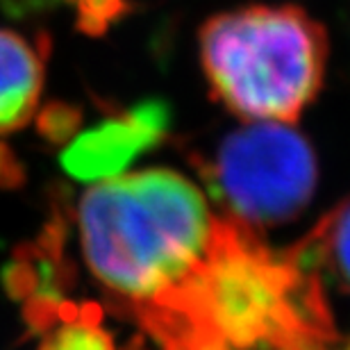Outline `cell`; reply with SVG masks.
Instances as JSON below:
<instances>
[{
  "label": "cell",
  "instance_id": "cell-1",
  "mask_svg": "<svg viewBox=\"0 0 350 350\" xmlns=\"http://www.w3.org/2000/svg\"><path fill=\"white\" fill-rule=\"evenodd\" d=\"M221 226L205 193L169 169L109 175L78 205L89 271L144 321L162 314L198 275Z\"/></svg>",
  "mask_w": 350,
  "mask_h": 350
},
{
  "label": "cell",
  "instance_id": "cell-2",
  "mask_svg": "<svg viewBox=\"0 0 350 350\" xmlns=\"http://www.w3.org/2000/svg\"><path fill=\"white\" fill-rule=\"evenodd\" d=\"M200 66L223 107L246 121L296 123L323 87V25L291 5L221 12L200 27Z\"/></svg>",
  "mask_w": 350,
  "mask_h": 350
},
{
  "label": "cell",
  "instance_id": "cell-3",
  "mask_svg": "<svg viewBox=\"0 0 350 350\" xmlns=\"http://www.w3.org/2000/svg\"><path fill=\"white\" fill-rule=\"evenodd\" d=\"M319 166L310 142L293 123L248 121L214 152V193L246 228L293 221L317 191Z\"/></svg>",
  "mask_w": 350,
  "mask_h": 350
},
{
  "label": "cell",
  "instance_id": "cell-4",
  "mask_svg": "<svg viewBox=\"0 0 350 350\" xmlns=\"http://www.w3.org/2000/svg\"><path fill=\"white\" fill-rule=\"evenodd\" d=\"M44 89V57L25 37L0 30V135L30 121Z\"/></svg>",
  "mask_w": 350,
  "mask_h": 350
},
{
  "label": "cell",
  "instance_id": "cell-5",
  "mask_svg": "<svg viewBox=\"0 0 350 350\" xmlns=\"http://www.w3.org/2000/svg\"><path fill=\"white\" fill-rule=\"evenodd\" d=\"M152 135V123H144L142 118L130 123H109L100 132H89L82 142L68 155V166L73 173L80 175H98L118 171V166L128 162L137 142H144Z\"/></svg>",
  "mask_w": 350,
  "mask_h": 350
},
{
  "label": "cell",
  "instance_id": "cell-6",
  "mask_svg": "<svg viewBox=\"0 0 350 350\" xmlns=\"http://www.w3.org/2000/svg\"><path fill=\"white\" fill-rule=\"evenodd\" d=\"M330 264L334 275L350 293V198L330 212L314 232V243H307Z\"/></svg>",
  "mask_w": 350,
  "mask_h": 350
},
{
  "label": "cell",
  "instance_id": "cell-7",
  "mask_svg": "<svg viewBox=\"0 0 350 350\" xmlns=\"http://www.w3.org/2000/svg\"><path fill=\"white\" fill-rule=\"evenodd\" d=\"M41 350H114V346L94 323H73L55 332Z\"/></svg>",
  "mask_w": 350,
  "mask_h": 350
}]
</instances>
